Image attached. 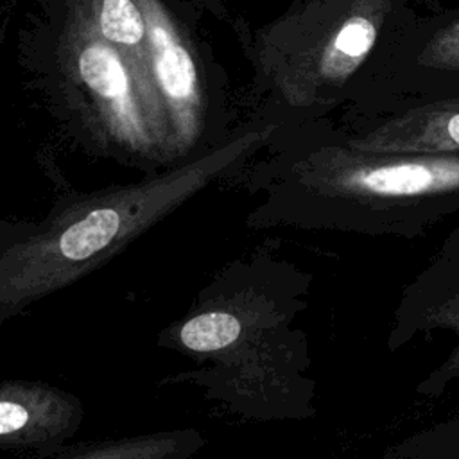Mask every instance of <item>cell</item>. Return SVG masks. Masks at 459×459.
<instances>
[{"instance_id":"6","label":"cell","mask_w":459,"mask_h":459,"mask_svg":"<svg viewBox=\"0 0 459 459\" xmlns=\"http://www.w3.org/2000/svg\"><path fill=\"white\" fill-rule=\"evenodd\" d=\"M446 332L454 344L439 366L416 387L423 396H441L459 378V226L427 265L405 285L387 333V348L400 350L418 335Z\"/></svg>"},{"instance_id":"7","label":"cell","mask_w":459,"mask_h":459,"mask_svg":"<svg viewBox=\"0 0 459 459\" xmlns=\"http://www.w3.org/2000/svg\"><path fill=\"white\" fill-rule=\"evenodd\" d=\"M149 25V72L165 109L176 160L190 152L204 129V90L192 47L161 0H140Z\"/></svg>"},{"instance_id":"12","label":"cell","mask_w":459,"mask_h":459,"mask_svg":"<svg viewBox=\"0 0 459 459\" xmlns=\"http://www.w3.org/2000/svg\"><path fill=\"white\" fill-rule=\"evenodd\" d=\"M97 32L126 56L143 75L149 72V25L140 0H79ZM152 82V79H151ZM154 86V84H152Z\"/></svg>"},{"instance_id":"9","label":"cell","mask_w":459,"mask_h":459,"mask_svg":"<svg viewBox=\"0 0 459 459\" xmlns=\"http://www.w3.org/2000/svg\"><path fill=\"white\" fill-rule=\"evenodd\" d=\"M84 405L74 394L39 380L7 378L0 385V448L36 452L39 459L65 448L79 430Z\"/></svg>"},{"instance_id":"2","label":"cell","mask_w":459,"mask_h":459,"mask_svg":"<svg viewBox=\"0 0 459 459\" xmlns=\"http://www.w3.org/2000/svg\"><path fill=\"white\" fill-rule=\"evenodd\" d=\"M271 127L228 142L142 181L61 197L41 221L0 224V325L82 280L213 181L240 167Z\"/></svg>"},{"instance_id":"10","label":"cell","mask_w":459,"mask_h":459,"mask_svg":"<svg viewBox=\"0 0 459 459\" xmlns=\"http://www.w3.org/2000/svg\"><path fill=\"white\" fill-rule=\"evenodd\" d=\"M344 142L366 152L459 154V95L391 99L382 117Z\"/></svg>"},{"instance_id":"3","label":"cell","mask_w":459,"mask_h":459,"mask_svg":"<svg viewBox=\"0 0 459 459\" xmlns=\"http://www.w3.org/2000/svg\"><path fill=\"white\" fill-rule=\"evenodd\" d=\"M255 179L253 230L294 228L418 238L459 213V154L366 152L323 143L283 156Z\"/></svg>"},{"instance_id":"4","label":"cell","mask_w":459,"mask_h":459,"mask_svg":"<svg viewBox=\"0 0 459 459\" xmlns=\"http://www.w3.org/2000/svg\"><path fill=\"white\" fill-rule=\"evenodd\" d=\"M407 2L312 0L283 18L271 27L260 50L274 90L290 106H310L341 91L373 59L385 74L416 18Z\"/></svg>"},{"instance_id":"8","label":"cell","mask_w":459,"mask_h":459,"mask_svg":"<svg viewBox=\"0 0 459 459\" xmlns=\"http://www.w3.org/2000/svg\"><path fill=\"white\" fill-rule=\"evenodd\" d=\"M380 84L391 99L459 95V7L416 16Z\"/></svg>"},{"instance_id":"5","label":"cell","mask_w":459,"mask_h":459,"mask_svg":"<svg viewBox=\"0 0 459 459\" xmlns=\"http://www.w3.org/2000/svg\"><path fill=\"white\" fill-rule=\"evenodd\" d=\"M61 61L106 143L138 160H176L170 126L151 79L97 32L79 0L63 32Z\"/></svg>"},{"instance_id":"11","label":"cell","mask_w":459,"mask_h":459,"mask_svg":"<svg viewBox=\"0 0 459 459\" xmlns=\"http://www.w3.org/2000/svg\"><path fill=\"white\" fill-rule=\"evenodd\" d=\"M204 445V434L186 427L65 446L47 459H192Z\"/></svg>"},{"instance_id":"1","label":"cell","mask_w":459,"mask_h":459,"mask_svg":"<svg viewBox=\"0 0 459 459\" xmlns=\"http://www.w3.org/2000/svg\"><path fill=\"white\" fill-rule=\"evenodd\" d=\"M312 281V273L267 246L224 264L188 310L158 333V346L194 364L158 384L199 387L206 400L247 421L314 418L317 384L308 375V335L299 323Z\"/></svg>"}]
</instances>
